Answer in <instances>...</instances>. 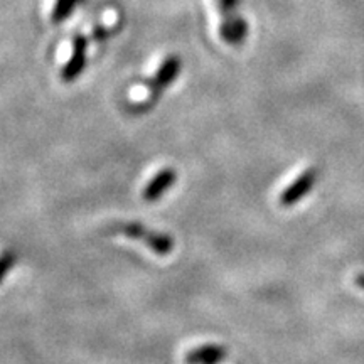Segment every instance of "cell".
<instances>
[{"instance_id": "obj_1", "label": "cell", "mask_w": 364, "mask_h": 364, "mask_svg": "<svg viewBox=\"0 0 364 364\" xmlns=\"http://www.w3.org/2000/svg\"><path fill=\"white\" fill-rule=\"evenodd\" d=\"M117 231L130 240L144 241V245H147L154 253L161 255V257H166L174 250V240L169 235L150 230V228H145L140 223H120V225H117Z\"/></svg>"}, {"instance_id": "obj_2", "label": "cell", "mask_w": 364, "mask_h": 364, "mask_svg": "<svg viewBox=\"0 0 364 364\" xmlns=\"http://www.w3.org/2000/svg\"><path fill=\"white\" fill-rule=\"evenodd\" d=\"M317 176L318 172L316 167H309L300 174L297 179L290 182L287 188L282 191V194L279 196V203L280 206L284 208H290V206H295L300 199L306 198V196L311 193L314 186H316L317 182Z\"/></svg>"}, {"instance_id": "obj_3", "label": "cell", "mask_w": 364, "mask_h": 364, "mask_svg": "<svg viewBox=\"0 0 364 364\" xmlns=\"http://www.w3.org/2000/svg\"><path fill=\"white\" fill-rule=\"evenodd\" d=\"M177 181V172L171 167H166V169L159 171L156 176L150 179L142 191L144 201L154 203L157 199H161L164 194L167 193L172 188V184Z\"/></svg>"}, {"instance_id": "obj_4", "label": "cell", "mask_w": 364, "mask_h": 364, "mask_svg": "<svg viewBox=\"0 0 364 364\" xmlns=\"http://www.w3.org/2000/svg\"><path fill=\"white\" fill-rule=\"evenodd\" d=\"M86 48H88V41L83 36H76L75 43H73V56L70 61L63 66L61 78L66 83H71L83 73L86 65Z\"/></svg>"}, {"instance_id": "obj_5", "label": "cell", "mask_w": 364, "mask_h": 364, "mask_svg": "<svg viewBox=\"0 0 364 364\" xmlns=\"http://www.w3.org/2000/svg\"><path fill=\"white\" fill-rule=\"evenodd\" d=\"M228 358L225 346L203 344L186 353V364H221Z\"/></svg>"}, {"instance_id": "obj_6", "label": "cell", "mask_w": 364, "mask_h": 364, "mask_svg": "<svg viewBox=\"0 0 364 364\" xmlns=\"http://www.w3.org/2000/svg\"><path fill=\"white\" fill-rule=\"evenodd\" d=\"M181 73V59L177 56H169L166 61L162 63V66L159 68L156 76L152 80V88L154 90H164L166 86H169Z\"/></svg>"}, {"instance_id": "obj_7", "label": "cell", "mask_w": 364, "mask_h": 364, "mask_svg": "<svg viewBox=\"0 0 364 364\" xmlns=\"http://www.w3.org/2000/svg\"><path fill=\"white\" fill-rule=\"evenodd\" d=\"M221 38L230 44H238L241 39L247 36V22L240 17L226 16L225 21L221 22L220 27Z\"/></svg>"}, {"instance_id": "obj_8", "label": "cell", "mask_w": 364, "mask_h": 364, "mask_svg": "<svg viewBox=\"0 0 364 364\" xmlns=\"http://www.w3.org/2000/svg\"><path fill=\"white\" fill-rule=\"evenodd\" d=\"M81 0H56V6L53 7L51 21L53 22H63L66 17L71 16L75 7L78 6Z\"/></svg>"}, {"instance_id": "obj_9", "label": "cell", "mask_w": 364, "mask_h": 364, "mask_svg": "<svg viewBox=\"0 0 364 364\" xmlns=\"http://www.w3.org/2000/svg\"><path fill=\"white\" fill-rule=\"evenodd\" d=\"M240 0H216V6L220 7V11L223 12V16H231L235 11V7L238 6Z\"/></svg>"}, {"instance_id": "obj_10", "label": "cell", "mask_w": 364, "mask_h": 364, "mask_svg": "<svg viewBox=\"0 0 364 364\" xmlns=\"http://www.w3.org/2000/svg\"><path fill=\"white\" fill-rule=\"evenodd\" d=\"M16 263V255H11V253H6L2 258V277L7 275V272L11 270V265Z\"/></svg>"}, {"instance_id": "obj_11", "label": "cell", "mask_w": 364, "mask_h": 364, "mask_svg": "<svg viewBox=\"0 0 364 364\" xmlns=\"http://www.w3.org/2000/svg\"><path fill=\"white\" fill-rule=\"evenodd\" d=\"M354 284H356L359 289L364 290V273H358L356 279H354Z\"/></svg>"}]
</instances>
